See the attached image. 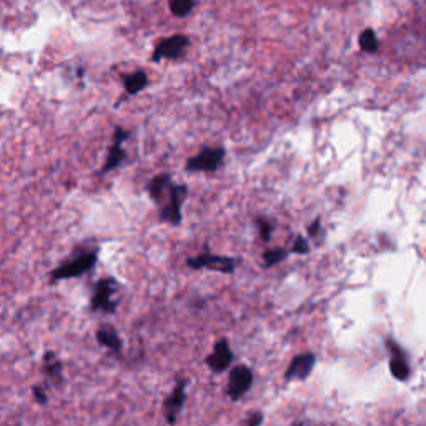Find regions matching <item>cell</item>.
<instances>
[{"label": "cell", "instance_id": "obj_1", "mask_svg": "<svg viewBox=\"0 0 426 426\" xmlns=\"http://www.w3.org/2000/svg\"><path fill=\"white\" fill-rule=\"evenodd\" d=\"M98 262V250H85V252H80L74 257L67 260V262L58 265L57 268H53L51 272V284H55V281H62V280H70V278H79L93 270Z\"/></svg>", "mask_w": 426, "mask_h": 426}, {"label": "cell", "instance_id": "obj_2", "mask_svg": "<svg viewBox=\"0 0 426 426\" xmlns=\"http://www.w3.org/2000/svg\"><path fill=\"white\" fill-rule=\"evenodd\" d=\"M117 291H119V281L114 277H105L95 281L91 298V312L114 315L117 312V305H119V300L115 298Z\"/></svg>", "mask_w": 426, "mask_h": 426}, {"label": "cell", "instance_id": "obj_3", "mask_svg": "<svg viewBox=\"0 0 426 426\" xmlns=\"http://www.w3.org/2000/svg\"><path fill=\"white\" fill-rule=\"evenodd\" d=\"M187 265L190 267L192 270H210V272L227 273V275H230V273L235 272L237 267L240 265V258L213 255L210 253L208 250H205L204 253L188 258Z\"/></svg>", "mask_w": 426, "mask_h": 426}, {"label": "cell", "instance_id": "obj_4", "mask_svg": "<svg viewBox=\"0 0 426 426\" xmlns=\"http://www.w3.org/2000/svg\"><path fill=\"white\" fill-rule=\"evenodd\" d=\"M188 194V187L183 185H175L172 183L170 187V192L165 199L164 205L160 207V220L161 222H167L170 225L178 227L182 223V205L187 199Z\"/></svg>", "mask_w": 426, "mask_h": 426}, {"label": "cell", "instance_id": "obj_5", "mask_svg": "<svg viewBox=\"0 0 426 426\" xmlns=\"http://www.w3.org/2000/svg\"><path fill=\"white\" fill-rule=\"evenodd\" d=\"M225 160V149L223 147H213V149H204L200 154L190 157L187 160L185 170L190 173H213L223 165Z\"/></svg>", "mask_w": 426, "mask_h": 426}, {"label": "cell", "instance_id": "obj_6", "mask_svg": "<svg viewBox=\"0 0 426 426\" xmlns=\"http://www.w3.org/2000/svg\"><path fill=\"white\" fill-rule=\"evenodd\" d=\"M253 385V371L246 365L233 366L230 370V376H228V387L227 394L230 400L239 401L240 398L245 397V393L252 388Z\"/></svg>", "mask_w": 426, "mask_h": 426}, {"label": "cell", "instance_id": "obj_7", "mask_svg": "<svg viewBox=\"0 0 426 426\" xmlns=\"http://www.w3.org/2000/svg\"><path fill=\"white\" fill-rule=\"evenodd\" d=\"M188 44H190V40H188L187 35H180V34L172 35V37L167 39H161L154 48L152 60L160 62L164 60V58H167V60H177V58H180L183 55Z\"/></svg>", "mask_w": 426, "mask_h": 426}, {"label": "cell", "instance_id": "obj_8", "mask_svg": "<svg viewBox=\"0 0 426 426\" xmlns=\"http://www.w3.org/2000/svg\"><path fill=\"white\" fill-rule=\"evenodd\" d=\"M187 378H178L177 383H175L172 394L164 400V416L168 425H177L178 416H180L183 405H185L187 400Z\"/></svg>", "mask_w": 426, "mask_h": 426}, {"label": "cell", "instance_id": "obj_9", "mask_svg": "<svg viewBox=\"0 0 426 426\" xmlns=\"http://www.w3.org/2000/svg\"><path fill=\"white\" fill-rule=\"evenodd\" d=\"M128 138V132L124 130L122 127H117L114 132V142H112L109 154H107L104 167L100 168V175H105L112 172V170L119 168L124 164V160L127 159V152L124 150L122 143Z\"/></svg>", "mask_w": 426, "mask_h": 426}, {"label": "cell", "instance_id": "obj_10", "mask_svg": "<svg viewBox=\"0 0 426 426\" xmlns=\"http://www.w3.org/2000/svg\"><path fill=\"white\" fill-rule=\"evenodd\" d=\"M233 352L227 338H220L215 343L212 353L205 358V365L208 366L213 373H223L232 366Z\"/></svg>", "mask_w": 426, "mask_h": 426}, {"label": "cell", "instance_id": "obj_11", "mask_svg": "<svg viewBox=\"0 0 426 426\" xmlns=\"http://www.w3.org/2000/svg\"><path fill=\"white\" fill-rule=\"evenodd\" d=\"M317 358L313 353H302V355L295 357L291 360L288 370L285 371V380H305L308 375L312 373L313 366H315Z\"/></svg>", "mask_w": 426, "mask_h": 426}, {"label": "cell", "instance_id": "obj_12", "mask_svg": "<svg viewBox=\"0 0 426 426\" xmlns=\"http://www.w3.org/2000/svg\"><path fill=\"white\" fill-rule=\"evenodd\" d=\"M95 338L102 347L110 350L112 353H120L124 350L122 338H120L119 331H117L115 326L110 325V323H102V325H98V328L95 331Z\"/></svg>", "mask_w": 426, "mask_h": 426}, {"label": "cell", "instance_id": "obj_13", "mask_svg": "<svg viewBox=\"0 0 426 426\" xmlns=\"http://www.w3.org/2000/svg\"><path fill=\"white\" fill-rule=\"evenodd\" d=\"M170 187H172V177H170V173H160L155 175L154 178L149 182V185H147V192H149L150 199L155 201L157 205H164L165 199H167Z\"/></svg>", "mask_w": 426, "mask_h": 426}, {"label": "cell", "instance_id": "obj_14", "mask_svg": "<svg viewBox=\"0 0 426 426\" xmlns=\"http://www.w3.org/2000/svg\"><path fill=\"white\" fill-rule=\"evenodd\" d=\"M44 373H46L47 378H51L53 383H62V380H64V366H62V361L58 360L55 352H51V350L44 353Z\"/></svg>", "mask_w": 426, "mask_h": 426}, {"label": "cell", "instance_id": "obj_15", "mask_svg": "<svg viewBox=\"0 0 426 426\" xmlns=\"http://www.w3.org/2000/svg\"><path fill=\"white\" fill-rule=\"evenodd\" d=\"M147 85H149V77H147V74L143 70H137V72H133V74L124 75L125 92H127L130 97L140 93L143 88L147 87Z\"/></svg>", "mask_w": 426, "mask_h": 426}, {"label": "cell", "instance_id": "obj_16", "mask_svg": "<svg viewBox=\"0 0 426 426\" xmlns=\"http://www.w3.org/2000/svg\"><path fill=\"white\" fill-rule=\"evenodd\" d=\"M390 371L397 380L405 381L410 376V366H408L406 357H392L390 360Z\"/></svg>", "mask_w": 426, "mask_h": 426}, {"label": "cell", "instance_id": "obj_17", "mask_svg": "<svg viewBox=\"0 0 426 426\" xmlns=\"http://www.w3.org/2000/svg\"><path fill=\"white\" fill-rule=\"evenodd\" d=\"M360 47L363 52H368V53H375L378 52L380 48V42H378V37H376L375 30L373 29H365L363 32L360 34Z\"/></svg>", "mask_w": 426, "mask_h": 426}, {"label": "cell", "instance_id": "obj_18", "mask_svg": "<svg viewBox=\"0 0 426 426\" xmlns=\"http://www.w3.org/2000/svg\"><path fill=\"white\" fill-rule=\"evenodd\" d=\"M195 0H168V7L170 12L173 13L175 17H187L188 13L194 11Z\"/></svg>", "mask_w": 426, "mask_h": 426}, {"label": "cell", "instance_id": "obj_19", "mask_svg": "<svg viewBox=\"0 0 426 426\" xmlns=\"http://www.w3.org/2000/svg\"><path fill=\"white\" fill-rule=\"evenodd\" d=\"M288 257V252L284 248H270L267 250V252H263V265L267 268L275 267L280 262H284V260Z\"/></svg>", "mask_w": 426, "mask_h": 426}, {"label": "cell", "instance_id": "obj_20", "mask_svg": "<svg viewBox=\"0 0 426 426\" xmlns=\"http://www.w3.org/2000/svg\"><path fill=\"white\" fill-rule=\"evenodd\" d=\"M255 223H257L260 237H262L263 241H270L272 239V232H273V223L270 220L267 218H257L255 220Z\"/></svg>", "mask_w": 426, "mask_h": 426}, {"label": "cell", "instance_id": "obj_21", "mask_svg": "<svg viewBox=\"0 0 426 426\" xmlns=\"http://www.w3.org/2000/svg\"><path fill=\"white\" fill-rule=\"evenodd\" d=\"M310 252V246H308V241L305 237L298 235L297 239H295V244L291 246V253H297V255H305Z\"/></svg>", "mask_w": 426, "mask_h": 426}, {"label": "cell", "instance_id": "obj_22", "mask_svg": "<svg viewBox=\"0 0 426 426\" xmlns=\"http://www.w3.org/2000/svg\"><path fill=\"white\" fill-rule=\"evenodd\" d=\"M32 397H34L35 403H37V405H40V406H46L48 403L47 392L42 387H40V385H34V387H32Z\"/></svg>", "mask_w": 426, "mask_h": 426}, {"label": "cell", "instance_id": "obj_23", "mask_svg": "<svg viewBox=\"0 0 426 426\" xmlns=\"http://www.w3.org/2000/svg\"><path fill=\"white\" fill-rule=\"evenodd\" d=\"M262 423H263V413L255 411V413H250L246 416L244 426H262Z\"/></svg>", "mask_w": 426, "mask_h": 426}, {"label": "cell", "instance_id": "obj_24", "mask_svg": "<svg viewBox=\"0 0 426 426\" xmlns=\"http://www.w3.org/2000/svg\"><path fill=\"white\" fill-rule=\"evenodd\" d=\"M320 225H321L320 218H317L315 222H313L312 225L308 227V233H310V237H317V235H318V230H320Z\"/></svg>", "mask_w": 426, "mask_h": 426}, {"label": "cell", "instance_id": "obj_25", "mask_svg": "<svg viewBox=\"0 0 426 426\" xmlns=\"http://www.w3.org/2000/svg\"><path fill=\"white\" fill-rule=\"evenodd\" d=\"M293 426H303L302 423H297V425H293Z\"/></svg>", "mask_w": 426, "mask_h": 426}]
</instances>
